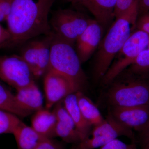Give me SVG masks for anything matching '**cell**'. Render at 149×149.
<instances>
[{
    "mask_svg": "<svg viewBox=\"0 0 149 149\" xmlns=\"http://www.w3.org/2000/svg\"><path fill=\"white\" fill-rule=\"evenodd\" d=\"M79 3H80V2H79Z\"/></svg>",
    "mask_w": 149,
    "mask_h": 149,
    "instance_id": "d590c367",
    "label": "cell"
},
{
    "mask_svg": "<svg viewBox=\"0 0 149 149\" xmlns=\"http://www.w3.org/2000/svg\"><path fill=\"white\" fill-rule=\"evenodd\" d=\"M71 149H85L83 147H82L80 144L76 145V146Z\"/></svg>",
    "mask_w": 149,
    "mask_h": 149,
    "instance_id": "1f68e13d",
    "label": "cell"
},
{
    "mask_svg": "<svg viewBox=\"0 0 149 149\" xmlns=\"http://www.w3.org/2000/svg\"><path fill=\"white\" fill-rule=\"evenodd\" d=\"M139 15V0L116 19L99 46L94 66L96 80H102L116 56L136 27Z\"/></svg>",
    "mask_w": 149,
    "mask_h": 149,
    "instance_id": "7a4b0ae2",
    "label": "cell"
},
{
    "mask_svg": "<svg viewBox=\"0 0 149 149\" xmlns=\"http://www.w3.org/2000/svg\"><path fill=\"white\" fill-rule=\"evenodd\" d=\"M134 143L128 144L116 139L110 141L100 149H131Z\"/></svg>",
    "mask_w": 149,
    "mask_h": 149,
    "instance_id": "cb8c5ba5",
    "label": "cell"
},
{
    "mask_svg": "<svg viewBox=\"0 0 149 149\" xmlns=\"http://www.w3.org/2000/svg\"><path fill=\"white\" fill-rule=\"evenodd\" d=\"M66 1L72 3L73 4H79L80 0H66Z\"/></svg>",
    "mask_w": 149,
    "mask_h": 149,
    "instance_id": "d6a6232c",
    "label": "cell"
},
{
    "mask_svg": "<svg viewBox=\"0 0 149 149\" xmlns=\"http://www.w3.org/2000/svg\"><path fill=\"white\" fill-rule=\"evenodd\" d=\"M130 73L146 74L149 72V44L138 57L129 70Z\"/></svg>",
    "mask_w": 149,
    "mask_h": 149,
    "instance_id": "603a6c76",
    "label": "cell"
},
{
    "mask_svg": "<svg viewBox=\"0 0 149 149\" xmlns=\"http://www.w3.org/2000/svg\"><path fill=\"white\" fill-rule=\"evenodd\" d=\"M32 71L20 55H0V79L16 90L34 82Z\"/></svg>",
    "mask_w": 149,
    "mask_h": 149,
    "instance_id": "ba28073f",
    "label": "cell"
},
{
    "mask_svg": "<svg viewBox=\"0 0 149 149\" xmlns=\"http://www.w3.org/2000/svg\"><path fill=\"white\" fill-rule=\"evenodd\" d=\"M117 2V0H80V5L88 10L102 27L108 25L114 17Z\"/></svg>",
    "mask_w": 149,
    "mask_h": 149,
    "instance_id": "4fadbf2b",
    "label": "cell"
},
{
    "mask_svg": "<svg viewBox=\"0 0 149 149\" xmlns=\"http://www.w3.org/2000/svg\"><path fill=\"white\" fill-rule=\"evenodd\" d=\"M92 20L76 11L59 9L54 13L49 23L54 35L73 45Z\"/></svg>",
    "mask_w": 149,
    "mask_h": 149,
    "instance_id": "8992f818",
    "label": "cell"
},
{
    "mask_svg": "<svg viewBox=\"0 0 149 149\" xmlns=\"http://www.w3.org/2000/svg\"><path fill=\"white\" fill-rule=\"evenodd\" d=\"M14 0H0V14L7 18L10 13Z\"/></svg>",
    "mask_w": 149,
    "mask_h": 149,
    "instance_id": "83f0119b",
    "label": "cell"
},
{
    "mask_svg": "<svg viewBox=\"0 0 149 149\" xmlns=\"http://www.w3.org/2000/svg\"><path fill=\"white\" fill-rule=\"evenodd\" d=\"M13 135L17 144V149H35L47 139L36 132L32 126L30 127L23 122L16 128Z\"/></svg>",
    "mask_w": 149,
    "mask_h": 149,
    "instance_id": "e0dca14e",
    "label": "cell"
},
{
    "mask_svg": "<svg viewBox=\"0 0 149 149\" xmlns=\"http://www.w3.org/2000/svg\"><path fill=\"white\" fill-rule=\"evenodd\" d=\"M53 37L54 34L52 32L49 35H43L42 37L39 39L37 66L33 73L35 79L45 75L49 70L51 45Z\"/></svg>",
    "mask_w": 149,
    "mask_h": 149,
    "instance_id": "ac0fdd59",
    "label": "cell"
},
{
    "mask_svg": "<svg viewBox=\"0 0 149 149\" xmlns=\"http://www.w3.org/2000/svg\"><path fill=\"white\" fill-rule=\"evenodd\" d=\"M35 149H64L61 144L52 139H45Z\"/></svg>",
    "mask_w": 149,
    "mask_h": 149,
    "instance_id": "4316f807",
    "label": "cell"
},
{
    "mask_svg": "<svg viewBox=\"0 0 149 149\" xmlns=\"http://www.w3.org/2000/svg\"><path fill=\"white\" fill-rule=\"evenodd\" d=\"M75 94L78 106L85 120L94 126L101 123L104 118L91 99L85 95L82 91H77Z\"/></svg>",
    "mask_w": 149,
    "mask_h": 149,
    "instance_id": "d6986e66",
    "label": "cell"
},
{
    "mask_svg": "<svg viewBox=\"0 0 149 149\" xmlns=\"http://www.w3.org/2000/svg\"><path fill=\"white\" fill-rule=\"evenodd\" d=\"M22 122L17 116L0 109V135L13 134Z\"/></svg>",
    "mask_w": 149,
    "mask_h": 149,
    "instance_id": "7402d4cb",
    "label": "cell"
},
{
    "mask_svg": "<svg viewBox=\"0 0 149 149\" xmlns=\"http://www.w3.org/2000/svg\"><path fill=\"white\" fill-rule=\"evenodd\" d=\"M56 0H14L6 20L10 40L3 48L23 45L52 33L49 16Z\"/></svg>",
    "mask_w": 149,
    "mask_h": 149,
    "instance_id": "6da1fadb",
    "label": "cell"
},
{
    "mask_svg": "<svg viewBox=\"0 0 149 149\" xmlns=\"http://www.w3.org/2000/svg\"><path fill=\"white\" fill-rule=\"evenodd\" d=\"M149 44L148 34L139 29L132 32L102 78L104 85L113 83L127 67L131 66Z\"/></svg>",
    "mask_w": 149,
    "mask_h": 149,
    "instance_id": "277c9868",
    "label": "cell"
},
{
    "mask_svg": "<svg viewBox=\"0 0 149 149\" xmlns=\"http://www.w3.org/2000/svg\"><path fill=\"white\" fill-rule=\"evenodd\" d=\"M0 109L21 117H25L32 113L22 109L17 101L15 95L0 81Z\"/></svg>",
    "mask_w": 149,
    "mask_h": 149,
    "instance_id": "ffe728a7",
    "label": "cell"
},
{
    "mask_svg": "<svg viewBox=\"0 0 149 149\" xmlns=\"http://www.w3.org/2000/svg\"><path fill=\"white\" fill-rule=\"evenodd\" d=\"M146 146V149H149V143L147 144Z\"/></svg>",
    "mask_w": 149,
    "mask_h": 149,
    "instance_id": "e575fe53",
    "label": "cell"
},
{
    "mask_svg": "<svg viewBox=\"0 0 149 149\" xmlns=\"http://www.w3.org/2000/svg\"><path fill=\"white\" fill-rule=\"evenodd\" d=\"M81 64L73 45L54 34L48 70L64 76L77 92L82 91L87 83V78Z\"/></svg>",
    "mask_w": 149,
    "mask_h": 149,
    "instance_id": "3957f363",
    "label": "cell"
},
{
    "mask_svg": "<svg viewBox=\"0 0 149 149\" xmlns=\"http://www.w3.org/2000/svg\"><path fill=\"white\" fill-rule=\"evenodd\" d=\"M102 26L95 20H93L77 39L76 52L81 63L91 58L101 42Z\"/></svg>",
    "mask_w": 149,
    "mask_h": 149,
    "instance_id": "8fae6325",
    "label": "cell"
},
{
    "mask_svg": "<svg viewBox=\"0 0 149 149\" xmlns=\"http://www.w3.org/2000/svg\"><path fill=\"white\" fill-rule=\"evenodd\" d=\"M107 96L112 107L149 105V84L142 80H121L112 84Z\"/></svg>",
    "mask_w": 149,
    "mask_h": 149,
    "instance_id": "5b68a950",
    "label": "cell"
},
{
    "mask_svg": "<svg viewBox=\"0 0 149 149\" xmlns=\"http://www.w3.org/2000/svg\"><path fill=\"white\" fill-rule=\"evenodd\" d=\"M137 149L136 148V145L134 143V145H133V147H132V149Z\"/></svg>",
    "mask_w": 149,
    "mask_h": 149,
    "instance_id": "836d02e7",
    "label": "cell"
},
{
    "mask_svg": "<svg viewBox=\"0 0 149 149\" xmlns=\"http://www.w3.org/2000/svg\"><path fill=\"white\" fill-rule=\"evenodd\" d=\"M63 104L73 120L83 142L89 138L92 125L83 117L77 103L75 93L69 94L65 97L63 100Z\"/></svg>",
    "mask_w": 149,
    "mask_h": 149,
    "instance_id": "9a60e30c",
    "label": "cell"
},
{
    "mask_svg": "<svg viewBox=\"0 0 149 149\" xmlns=\"http://www.w3.org/2000/svg\"><path fill=\"white\" fill-rule=\"evenodd\" d=\"M10 36L7 29L0 24V49L4 47L10 40Z\"/></svg>",
    "mask_w": 149,
    "mask_h": 149,
    "instance_id": "f1b7e54d",
    "label": "cell"
},
{
    "mask_svg": "<svg viewBox=\"0 0 149 149\" xmlns=\"http://www.w3.org/2000/svg\"><path fill=\"white\" fill-rule=\"evenodd\" d=\"M16 91L17 101L23 109L32 113L43 109L42 95L35 81Z\"/></svg>",
    "mask_w": 149,
    "mask_h": 149,
    "instance_id": "5bb4252c",
    "label": "cell"
},
{
    "mask_svg": "<svg viewBox=\"0 0 149 149\" xmlns=\"http://www.w3.org/2000/svg\"><path fill=\"white\" fill-rule=\"evenodd\" d=\"M139 15L149 12V0H139Z\"/></svg>",
    "mask_w": 149,
    "mask_h": 149,
    "instance_id": "f546056e",
    "label": "cell"
},
{
    "mask_svg": "<svg viewBox=\"0 0 149 149\" xmlns=\"http://www.w3.org/2000/svg\"><path fill=\"white\" fill-rule=\"evenodd\" d=\"M112 115L131 130L144 131L149 123V105L139 107H112Z\"/></svg>",
    "mask_w": 149,
    "mask_h": 149,
    "instance_id": "30bf717a",
    "label": "cell"
},
{
    "mask_svg": "<svg viewBox=\"0 0 149 149\" xmlns=\"http://www.w3.org/2000/svg\"><path fill=\"white\" fill-rule=\"evenodd\" d=\"M91 133V138L89 137L80 143L85 149L100 148L120 136L130 139L133 138L132 130L116 120L110 112L101 123L94 126Z\"/></svg>",
    "mask_w": 149,
    "mask_h": 149,
    "instance_id": "52a82bcc",
    "label": "cell"
},
{
    "mask_svg": "<svg viewBox=\"0 0 149 149\" xmlns=\"http://www.w3.org/2000/svg\"><path fill=\"white\" fill-rule=\"evenodd\" d=\"M32 39L23 44L19 55L29 67L33 74L37 66L39 39Z\"/></svg>",
    "mask_w": 149,
    "mask_h": 149,
    "instance_id": "44dd1931",
    "label": "cell"
},
{
    "mask_svg": "<svg viewBox=\"0 0 149 149\" xmlns=\"http://www.w3.org/2000/svg\"><path fill=\"white\" fill-rule=\"evenodd\" d=\"M53 111L56 117V137H58L68 143L80 144L82 139L73 120L65 108L62 101L57 104Z\"/></svg>",
    "mask_w": 149,
    "mask_h": 149,
    "instance_id": "7c38bea8",
    "label": "cell"
},
{
    "mask_svg": "<svg viewBox=\"0 0 149 149\" xmlns=\"http://www.w3.org/2000/svg\"><path fill=\"white\" fill-rule=\"evenodd\" d=\"M57 119L53 111L42 109L35 112L31 120L32 127L45 139L56 137L55 127Z\"/></svg>",
    "mask_w": 149,
    "mask_h": 149,
    "instance_id": "2e32d148",
    "label": "cell"
},
{
    "mask_svg": "<svg viewBox=\"0 0 149 149\" xmlns=\"http://www.w3.org/2000/svg\"><path fill=\"white\" fill-rule=\"evenodd\" d=\"M136 0H117L114 13V17L116 18L123 13L128 9Z\"/></svg>",
    "mask_w": 149,
    "mask_h": 149,
    "instance_id": "d4e9b609",
    "label": "cell"
},
{
    "mask_svg": "<svg viewBox=\"0 0 149 149\" xmlns=\"http://www.w3.org/2000/svg\"><path fill=\"white\" fill-rule=\"evenodd\" d=\"M44 88L46 107L48 109H50L69 94L77 92L72 84L64 76L49 70L45 75Z\"/></svg>",
    "mask_w": 149,
    "mask_h": 149,
    "instance_id": "9c48e42d",
    "label": "cell"
},
{
    "mask_svg": "<svg viewBox=\"0 0 149 149\" xmlns=\"http://www.w3.org/2000/svg\"><path fill=\"white\" fill-rule=\"evenodd\" d=\"M144 141L146 145L149 143V123L148 125L144 132Z\"/></svg>",
    "mask_w": 149,
    "mask_h": 149,
    "instance_id": "4dcf8cb0",
    "label": "cell"
},
{
    "mask_svg": "<svg viewBox=\"0 0 149 149\" xmlns=\"http://www.w3.org/2000/svg\"><path fill=\"white\" fill-rule=\"evenodd\" d=\"M136 27L149 35V12L143 14L138 18Z\"/></svg>",
    "mask_w": 149,
    "mask_h": 149,
    "instance_id": "484cf974",
    "label": "cell"
}]
</instances>
